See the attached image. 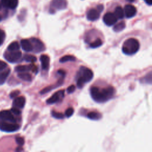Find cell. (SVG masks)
<instances>
[{"mask_svg": "<svg viewBox=\"0 0 152 152\" xmlns=\"http://www.w3.org/2000/svg\"><path fill=\"white\" fill-rule=\"evenodd\" d=\"M20 44L22 49L26 52H30L33 49L31 41L28 39H22L20 42Z\"/></svg>", "mask_w": 152, "mask_h": 152, "instance_id": "5bb4252c", "label": "cell"}, {"mask_svg": "<svg viewBox=\"0 0 152 152\" xmlns=\"http://www.w3.org/2000/svg\"><path fill=\"white\" fill-rule=\"evenodd\" d=\"M140 46V43L136 39L129 38L124 42L122 50L126 55H132L138 51Z\"/></svg>", "mask_w": 152, "mask_h": 152, "instance_id": "3957f363", "label": "cell"}, {"mask_svg": "<svg viewBox=\"0 0 152 152\" xmlns=\"http://www.w3.org/2000/svg\"><path fill=\"white\" fill-rule=\"evenodd\" d=\"M75 86L74 85H71L67 88L66 90L68 93H72L75 91Z\"/></svg>", "mask_w": 152, "mask_h": 152, "instance_id": "836d02e7", "label": "cell"}, {"mask_svg": "<svg viewBox=\"0 0 152 152\" xmlns=\"http://www.w3.org/2000/svg\"><path fill=\"white\" fill-rule=\"evenodd\" d=\"M117 17L114 13L112 12H107L103 16V20L106 25L108 26H111L115 24L117 21Z\"/></svg>", "mask_w": 152, "mask_h": 152, "instance_id": "52a82bcc", "label": "cell"}, {"mask_svg": "<svg viewBox=\"0 0 152 152\" xmlns=\"http://www.w3.org/2000/svg\"><path fill=\"white\" fill-rule=\"evenodd\" d=\"M74 112V109L72 107H69L65 110V115L66 116V117L69 118V117H70L72 115Z\"/></svg>", "mask_w": 152, "mask_h": 152, "instance_id": "f1b7e54d", "label": "cell"}, {"mask_svg": "<svg viewBox=\"0 0 152 152\" xmlns=\"http://www.w3.org/2000/svg\"><path fill=\"white\" fill-rule=\"evenodd\" d=\"M145 2L148 5H152V0H144Z\"/></svg>", "mask_w": 152, "mask_h": 152, "instance_id": "d590c367", "label": "cell"}, {"mask_svg": "<svg viewBox=\"0 0 152 152\" xmlns=\"http://www.w3.org/2000/svg\"><path fill=\"white\" fill-rule=\"evenodd\" d=\"M23 59L26 62H31V63H33V62H36V60H37V58H36V57L35 56L31 55H28V54L24 55V57H23Z\"/></svg>", "mask_w": 152, "mask_h": 152, "instance_id": "484cf974", "label": "cell"}, {"mask_svg": "<svg viewBox=\"0 0 152 152\" xmlns=\"http://www.w3.org/2000/svg\"><path fill=\"white\" fill-rule=\"evenodd\" d=\"M102 45V41L100 39H97L96 40H94L93 42L91 43L90 45V46L91 48H96L99 46H100Z\"/></svg>", "mask_w": 152, "mask_h": 152, "instance_id": "4316f807", "label": "cell"}, {"mask_svg": "<svg viewBox=\"0 0 152 152\" xmlns=\"http://www.w3.org/2000/svg\"><path fill=\"white\" fill-rule=\"evenodd\" d=\"M20 49V45L17 42H13L11 43L8 46V50L9 51L18 50Z\"/></svg>", "mask_w": 152, "mask_h": 152, "instance_id": "603a6c76", "label": "cell"}, {"mask_svg": "<svg viewBox=\"0 0 152 152\" xmlns=\"http://www.w3.org/2000/svg\"><path fill=\"white\" fill-rule=\"evenodd\" d=\"M115 93V88L112 86L99 88L97 87H91L90 94L92 99L98 103H103L113 97Z\"/></svg>", "mask_w": 152, "mask_h": 152, "instance_id": "6da1fadb", "label": "cell"}, {"mask_svg": "<svg viewBox=\"0 0 152 152\" xmlns=\"http://www.w3.org/2000/svg\"></svg>", "mask_w": 152, "mask_h": 152, "instance_id": "ab89813d", "label": "cell"}, {"mask_svg": "<svg viewBox=\"0 0 152 152\" xmlns=\"http://www.w3.org/2000/svg\"><path fill=\"white\" fill-rule=\"evenodd\" d=\"M19 94H20V91L18 90H15L10 93V96L11 98H15Z\"/></svg>", "mask_w": 152, "mask_h": 152, "instance_id": "d6a6232c", "label": "cell"}, {"mask_svg": "<svg viewBox=\"0 0 152 152\" xmlns=\"http://www.w3.org/2000/svg\"><path fill=\"white\" fill-rule=\"evenodd\" d=\"M137 13L135 7L132 5H126L124 8V14L126 18L133 17Z\"/></svg>", "mask_w": 152, "mask_h": 152, "instance_id": "8fae6325", "label": "cell"}, {"mask_svg": "<svg viewBox=\"0 0 152 152\" xmlns=\"http://www.w3.org/2000/svg\"><path fill=\"white\" fill-rule=\"evenodd\" d=\"M1 6H2V4H0V10H1Z\"/></svg>", "mask_w": 152, "mask_h": 152, "instance_id": "74e56055", "label": "cell"}, {"mask_svg": "<svg viewBox=\"0 0 152 152\" xmlns=\"http://www.w3.org/2000/svg\"><path fill=\"white\" fill-rule=\"evenodd\" d=\"M126 1H128V2H133L134 0H126Z\"/></svg>", "mask_w": 152, "mask_h": 152, "instance_id": "8d00e7d4", "label": "cell"}, {"mask_svg": "<svg viewBox=\"0 0 152 152\" xmlns=\"http://www.w3.org/2000/svg\"><path fill=\"white\" fill-rule=\"evenodd\" d=\"M15 141H16L17 144L18 145H20V146H22L24 144V140L22 137H17V138H15Z\"/></svg>", "mask_w": 152, "mask_h": 152, "instance_id": "4dcf8cb0", "label": "cell"}, {"mask_svg": "<svg viewBox=\"0 0 152 152\" xmlns=\"http://www.w3.org/2000/svg\"><path fill=\"white\" fill-rule=\"evenodd\" d=\"M64 90L58 91L55 93H54L50 98H49L47 100L46 103L49 104L55 103L58 101H59V100L61 98L64 97Z\"/></svg>", "mask_w": 152, "mask_h": 152, "instance_id": "30bf717a", "label": "cell"}, {"mask_svg": "<svg viewBox=\"0 0 152 152\" xmlns=\"http://www.w3.org/2000/svg\"><path fill=\"white\" fill-rule=\"evenodd\" d=\"M4 58L9 62H17L21 58V52L18 50L5 52L4 53Z\"/></svg>", "mask_w": 152, "mask_h": 152, "instance_id": "5b68a950", "label": "cell"}, {"mask_svg": "<svg viewBox=\"0 0 152 152\" xmlns=\"http://www.w3.org/2000/svg\"><path fill=\"white\" fill-rule=\"evenodd\" d=\"M1 4L5 7L15 9L18 5V0H1Z\"/></svg>", "mask_w": 152, "mask_h": 152, "instance_id": "9a60e30c", "label": "cell"}, {"mask_svg": "<svg viewBox=\"0 0 152 152\" xmlns=\"http://www.w3.org/2000/svg\"><path fill=\"white\" fill-rule=\"evenodd\" d=\"M100 12L97 9L91 8L87 13V18L90 21L97 20L100 16Z\"/></svg>", "mask_w": 152, "mask_h": 152, "instance_id": "7c38bea8", "label": "cell"}, {"mask_svg": "<svg viewBox=\"0 0 152 152\" xmlns=\"http://www.w3.org/2000/svg\"><path fill=\"white\" fill-rule=\"evenodd\" d=\"M30 41L33 45V50L35 52L39 53V52H42L45 50V46L40 40H39L37 38L33 37L30 39Z\"/></svg>", "mask_w": 152, "mask_h": 152, "instance_id": "ba28073f", "label": "cell"}, {"mask_svg": "<svg viewBox=\"0 0 152 152\" xmlns=\"http://www.w3.org/2000/svg\"><path fill=\"white\" fill-rule=\"evenodd\" d=\"M40 60L42 64V68L43 69H46L49 65V58L46 55H42L40 57Z\"/></svg>", "mask_w": 152, "mask_h": 152, "instance_id": "2e32d148", "label": "cell"}, {"mask_svg": "<svg viewBox=\"0 0 152 152\" xmlns=\"http://www.w3.org/2000/svg\"><path fill=\"white\" fill-rule=\"evenodd\" d=\"M141 83L144 84H152V71L148 73L140 80Z\"/></svg>", "mask_w": 152, "mask_h": 152, "instance_id": "ac0fdd59", "label": "cell"}, {"mask_svg": "<svg viewBox=\"0 0 152 152\" xmlns=\"http://www.w3.org/2000/svg\"><path fill=\"white\" fill-rule=\"evenodd\" d=\"M11 111L12 112V113L13 114H15L16 115H20L21 114V111L20 110V109H18V108L16 107H14L11 108Z\"/></svg>", "mask_w": 152, "mask_h": 152, "instance_id": "1f68e13d", "label": "cell"}, {"mask_svg": "<svg viewBox=\"0 0 152 152\" xmlns=\"http://www.w3.org/2000/svg\"><path fill=\"white\" fill-rule=\"evenodd\" d=\"M93 77V71L86 67L81 66L80 69V71L78 72L77 80V85L78 88H82L83 85L85 83H87L91 80Z\"/></svg>", "mask_w": 152, "mask_h": 152, "instance_id": "7a4b0ae2", "label": "cell"}, {"mask_svg": "<svg viewBox=\"0 0 152 152\" xmlns=\"http://www.w3.org/2000/svg\"><path fill=\"white\" fill-rule=\"evenodd\" d=\"M75 60V58L72 55H65L59 59V62L61 63H64L67 61H74Z\"/></svg>", "mask_w": 152, "mask_h": 152, "instance_id": "cb8c5ba5", "label": "cell"}, {"mask_svg": "<svg viewBox=\"0 0 152 152\" xmlns=\"http://www.w3.org/2000/svg\"><path fill=\"white\" fill-rule=\"evenodd\" d=\"M10 73V69H8L0 73V85L4 84Z\"/></svg>", "mask_w": 152, "mask_h": 152, "instance_id": "d6986e66", "label": "cell"}, {"mask_svg": "<svg viewBox=\"0 0 152 152\" xmlns=\"http://www.w3.org/2000/svg\"><path fill=\"white\" fill-rule=\"evenodd\" d=\"M51 114H52L53 117H54V118H55L56 119H63L64 118V114H62V113H59V112H56L55 110L52 111Z\"/></svg>", "mask_w": 152, "mask_h": 152, "instance_id": "83f0119b", "label": "cell"}, {"mask_svg": "<svg viewBox=\"0 0 152 152\" xmlns=\"http://www.w3.org/2000/svg\"><path fill=\"white\" fill-rule=\"evenodd\" d=\"M18 77L26 81H31V75L26 72H19L18 74Z\"/></svg>", "mask_w": 152, "mask_h": 152, "instance_id": "e0dca14e", "label": "cell"}, {"mask_svg": "<svg viewBox=\"0 0 152 152\" xmlns=\"http://www.w3.org/2000/svg\"><path fill=\"white\" fill-rule=\"evenodd\" d=\"M26 103V99L24 96L16 97L13 100V106L16 107L18 109L23 108Z\"/></svg>", "mask_w": 152, "mask_h": 152, "instance_id": "4fadbf2b", "label": "cell"}, {"mask_svg": "<svg viewBox=\"0 0 152 152\" xmlns=\"http://www.w3.org/2000/svg\"><path fill=\"white\" fill-rule=\"evenodd\" d=\"M20 126L15 123H9L6 121H2L0 122V129L1 131L11 132L19 129Z\"/></svg>", "mask_w": 152, "mask_h": 152, "instance_id": "277c9868", "label": "cell"}, {"mask_svg": "<svg viewBox=\"0 0 152 152\" xmlns=\"http://www.w3.org/2000/svg\"><path fill=\"white\" fill-rule=\"evenodd\" d=\"M87 117L92 120H99L102 118V115L97 112H90L87 114Z\"/></svg>", "mask_w": 152, "mask_h": 152, "instance_id": "44dd1931", "label": "cell"}, {"mask_svg": "<svg viewBox=\"0 0 152 152\" xmlns=\"http://www.w3.org/2000/svg\"><path fill=\"white\" fill-rule=\"evenodd\" d=\"M125 27V23L124 21H121L118 24H116L114 27H113V30L116 32H119L122 31L124 28Z\"/></svg>", "mask_w": 152, "mask_h": 152, "instance_id": "d4e9b609", "label": "cell"}, {"mask_svg": "<svg viewBox=\"0 0 152 152\" xmlns=\"http://www.w3.org/2000/svg\"><path fill=\"white\" fill-rule=\"evenodd\" d=\"M1 18H1V15H0V21H1Z\"/></svg>", "mask_w": 152, "mask_h": 152, "instance_id": "f35d334b", "label": "cell"}, {"mask_svg": "<svg viewBox=\"0 0 152 152\" xmlns=\"http://www.w3.org/2000/svg\"><path fill=\"white\" fill-rule=\"evenodd\" d=\"M31 70L30 65H18L15 68V71L18 72H26Z\"/></svg>", "mask_w": 152, "mask_h": 152, "instance_id": "7402d4cb", "label": "cell"}, {"mask_svg": "<svg viewBox=\"0 0 152 152\" xmlns=\"http://www.w3.org/2000/svg\"><path fill=\"white\" fill-rule=\"evenodd\" d=\"M66 0H52L50 4V11L64 10L66 7Z\"/></svg>", "mask_w": 152, "mask_h": 152, "instance_id": "8992f818", "label": "cell"}, {"mask_svg": "<svg viewBox=\"0 0 152 152\" xmlns=\"http://www.w3.org/2000/svg\"><path fill=\"white\" fill-rule=\"evenodd\" d=\"M114 14L116 15V17H117V18H119V19L123 18L124 16L125 15L124 11L121 7H117L115 8Z\"/></svg>", "mask_w": 152, "mask_h": 152, "instance_id": "ffe728a7", "label": "cell"}, {"mask_svg": "<svg viewBox=\"0 0 152 152\" xmlns=\"http://www.w3.org/2000/svg\"><path fill=\"white\" fill-rule=\"evenodd\" d=\"M5 38V33L4 30L0 29V46L3 43Z\"/></svg>", "mask_w": 152, "mask_h": 152, "instance_id": "f546056e", "label": "cell"}, {"mask_svg": "<svg viewBox=\"0 0 152 152\" xmlns=\"http://www.w3.org/2000/svg\"><path fill=\"white\" fill-rule=\"evenodd\" d=\"M0 118L7 122L15 123L16 120L11 110H4L0 112Z\"/></svg>", "mask_w": 152, "mask_h": 152, "instance_id": "9c48e42d", "label": "cell"}, {"mask_svg": "<svg viewBox=\"0 0 152 152\" xmlns=\"http://www.w3.org/2000/svg\"><path fill=\"white\" fill-rule=\"evenodd\" d=\"M7 66V64L4 62L0 60V71L4 70L5 68H6Z\"/></svg>", "mask_w": 152, "mask_h": 152, "instance_id": "e575fe53", "label": "cell"}]
</instances>
